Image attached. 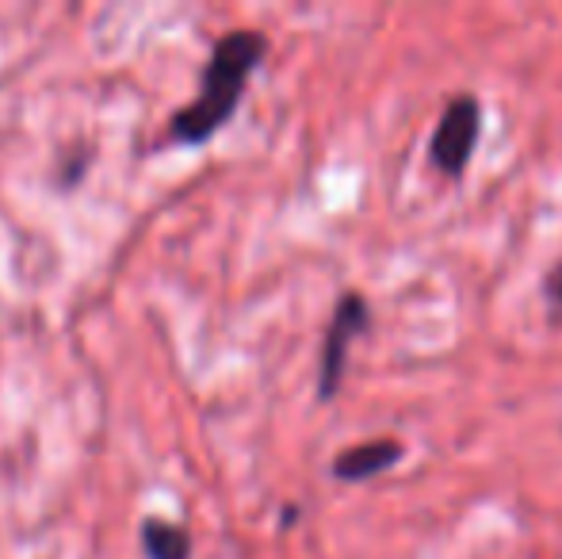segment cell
Masks as SVG:
<instances>
[{
    "label": "cell",
    "mask_w": 562,
    "mask_h": 559,
    "mask_svg": "<svg viewBox=\"0 0 562 559\" xmlns=\"http://www.w3.org/2000/svg\"><path fill=\"white\" fill-rule=\"evenodd\" d=\"M543 295H548V303L555 306V311H562V261L548 272V280H543Z\"/></svg>",
    "instance_id": "obj_6"
},
{
    "label": "cell",
    "mask_w": 562,
    "mask_h": 559,
    "mask_svg": "<svg viewBox=\"0 0 562 559\" xmlns=\"http://www.w3.org/2000/svg\"><path fill=\"white\" fill-rule=\"evenodd\" d=\"M142 545H146L149 559H188L192 556L188 533L169 522H157V517H149V522L142 525Z\"/></svg>",
    "instance_id": "obj_5"
},
{
    "label": "cell",
    "mask_w": 562,
    "mask_h": 559,
    "mask_svg": "<svg viewBox=\"0 0 562 559\" xmlns=\"http://www.w3.org/2000/svg\"><path fill=\"white\" fill-rule=\"evenodd\" d=\"M402 456H406V445L394 440V437L363 440V445H352V448H345V452H337L334 476L340 479V483H368V479L391 471Z\"/></svg>",
    "instance_id": "obj_4"
},
{
    "label": "cell",
    "mask_w": 562,
    "mask_h": 559,
    "mask_svg": "<svg viewBox=\"0 0 562 559\" xmlns=\"http://www.w3.org/2000/svg\"><path fill=\"white\" fill-rule=\"evenodd\" d=\"M371 311L368 299L360 291H348V295L337 299L334 318H329L326 342H322V368H318V399L329 403L340 388V376H345V360H348V345L368 329Z\"/></svg>",
    "instance_id": "obj_3"
},
{
    "label": "cell",
    "mask_w": 562,
    "mask_h": 559,
    "mask_svg": "<svg viewBox=\"0 0 562 559\" xmlns=\"http://www.w3.org/2000/svg\"><path fill=\"white\" fill-rule=\"evenodd\" d=\"M482 135V104L479 97L471 92H459L445 104L440 112V123L432 131V142H429V157L445 177L459 180L467 172L474 157V142Z\"/></svg>",
    "instance_id": "obj_2"
},
{
    "label": "cell",
    "mask_w": 562,
    "mask_h": 559,
    "mask_svg": "<svg viewBox=\"0 0 562 559\" xmlns=\"http://www.w3.org/2000/svg\"><path fill=\"white\" fill-rule=\"evenodd\" d=\"M265 54H268V38L260 31H229L223 43L215 46V54H211L200 97L172 120V138L200 146V142L215 135L229 115H234V108L241 104L245 81L252 77V69L260 66Z\"/></svg>",
    "instance_id": "obj_1"
}]
</instances>
